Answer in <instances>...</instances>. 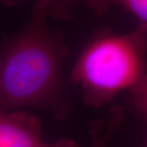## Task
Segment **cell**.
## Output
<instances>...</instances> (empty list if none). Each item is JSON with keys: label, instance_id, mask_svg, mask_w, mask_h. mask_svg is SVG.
Returning a JSON list of instances; mask_svg holds the SVG:
<instances>
[{"label": "cell", "instance_id": "obj_1", "mask_svg": "<svg viewBox=\"0 0 147 147\" xmlns=\"http://www.w3.org/2000/svg\"><path fill=\"white\" fill-rule=\"evenodd\" d=\"M47 16L36 3L26 26L0 47V114L32 106L57 119L68 115L62 67L69 48L63 33L50 29Z\"/></svg>", "mask_w": 147, "mask_h": 147}, {"label": "cell", "instance_id": "obj_2", "mask_svg": "<svg viewBox=\"0 0 147 147\" xmlns=\"http://www.w3.org/2000/svg\"><path fill=\"white\" fill-rule=\"evenodd\" d=\"M147 26L125 34L108 29L96 34L84 48L71 72L85 104L99 108L128 90L132 103L146 114Z\"/></svg>", "mask_w": 147, "mask_h": 147}, {"label": "cell", "instance_id": "obj_3", "mask_svg": "<svg viewBox=\"0 0 147 147\" xmlns=\"http://www.w3.org/2000/svg\"><path fill=\"white\" fill-rule=\"evenodd\" d=\"M69 139L53 144L42 141L38 118L26 112L0 114V147H65Z\"/></svg>", "mask_w": 147, "mask_h": 147}, {"label": "cell", "instance_id": "obj_4", "mask_svg": "<svg viewBox=\"0 0 147 147\" xmlns=\"http://www.w3.org/2000/svg\"><path fill=\"white\" fill-rule=\"evenodd\" d=\"M86 2L96 16H104L111 7L118 6L136 19L137 26H147V0H86Z\"/></svg>", "mask_w": 147, "mask_h": 147}, {"label": "cell", "instance_id": "obj_5", "mask_svg": "<svg viewBox=\"0 0 147 147\" xmlns=\"http://www.w3.org/2000/svg\"><path fill=\"white\" fill-rule=\"evenodd\" d=\"M123 119L122 107H114L110 110V116L106 122L96 120L91 125L92 142L91 147H105L114 131L118 128Z\"/></svg>", "mask_w": 147, "mask_h": 147}, {"label": "cell", "instance_id": "obj_6", "mask_svg": "<svg viewBox=\"0 0 147 147\" xmlns=\"http://www.w3.org/2000/svg\"><path fill=\"white\" fill-rule=\"evenodd\" d=\"M23 0H0V3L7 7L19 5ZM47 11V16L61 21L71 19L74 11L83 0H36Z\"/></svg>", "mask_w": 147, "mask_h": 147}, {"label": "cell", "instance_id": "obj_7", "mask_svg": "<svg viewBox=\"0 0 147 147\" xmlns=\"http://www.w3.org/2000/svg\"><path fill=\"white\" fill-rule=\"evenodd\" d=\"M65 147H79V146H77V144H76L74 142H73L72 140H69L68 143H67V145H66Z\"/></svg>", "mask_w": 147, "mask_h": 147}]
</instances>
